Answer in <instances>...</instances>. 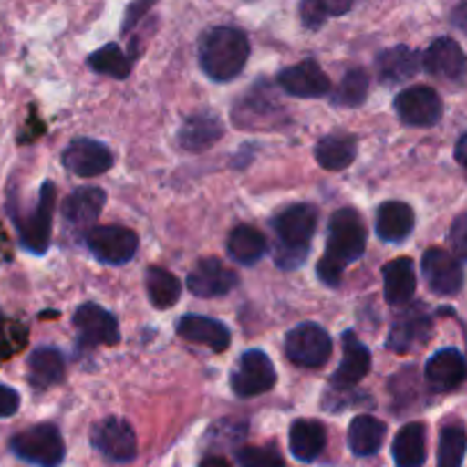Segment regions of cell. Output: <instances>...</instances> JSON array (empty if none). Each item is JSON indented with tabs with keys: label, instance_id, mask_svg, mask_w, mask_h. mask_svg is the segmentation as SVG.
<instances>
[{
	"label": "cell",
	"instance_id": "1",
	"mask_svg": "<svg viewBox=\"0 0 467 467\" xmlns=\"http://www.w3.org/2000/svg\"><path fill=\"white\" fill-rule=\"evenodd\" d=\"M249 53L251 46L244 32L228 26L208 30L199 44L201 68L219 82H228L240 76Z\"/></svg>",
	"mask_w": 467,
	"mask_h": 467
},
{
	"label": "cell",
	"instance_id": "2",
	"mask_svg": "<svg viewBox=\"0 0 467 467\" xmlns=\"http://www.w3.org/2000/svg\"><path fill=\"white\" fill-rule=\"evenodd\" d=\"M315 228H317V210L308 203L292 205L274 219V231L281 240L276 249L278 267L296 269L304 263Z\"/></svg>",
	"mask_w": 467,
	"mask_h": 467
},
{
	"label": "cell",
	"instance_id": "3",
	"mask_svg": "<svg viewBox=\"0 0 467 467\" xmlns=\"http://www.w3.org/2000/svg\"><path fill=\"white\" fill-rule=\"evenodd\" d=\"M365 244H368V231H365L360 214L354 208L337 210L328 222V242L324 258L347 267L365 254Z\"/></svg>",
	"mask_w": 467,
	"mask_h": 467
},
{
	"label": "cell",
	"instance_id": "4",
	"mask_svg": "<svg viewBox=\"0 0 467 467\" xmlns=\"http://www.w3.org/2000/svg\"><path fill=\"white\" fill-rule=\"evenodd\" d=\"M9 450L26 463L39 467H59L67 456L62 433L53 424H35V427L16 433L9 441Z\"/></svg>",
	"mask_w": 467,
	"mask_h": 467
},
{
	"label": "cell",
	"instance_id": "5",
	"mask_svg": "<svg viewBox=\"0 0 467 467\" xmlns=\"http://www.w3.org/2000/svg\"><path fill=\"white\" fill-rule=\"evenodd\" d=\"M331 337L319 324H299L285 337L287 358L301 368H319L331 358Z\"/></svg>",
	"mask_w": 467,
	"mask_h": 467
},
{
	"label": "cell",
	"instance_id": "6",
	"mask_svg": "<svg viewBox=\"0 0 467 467\" xmlns=\"http://www.w3.org/2000/svg\"><path fill=\"white\" fill-rule=\"evenodd\" d=\"M87 246L99 263L126 265L135 258L140 240L130 228L96 226L87 233Z\"/></svg>",
	"mask_w": 467,
	"mask_h": 467
},
{
	"label": "cell",
	"instance_id": "7",
	"mask_svg": "<svg viewBox=\"0 0 467 467\" xmlns=\"http://www.w3.org/2000/svg\"><path fill=\"white\" fill-rule=\"evenodd\" d=\"M233 392L237 397H258L276 386V369L265 351H246L231 379Z\"/></svg>",
	"mask_w": 467,
	"mask_h": 467
},
{
	"label": "cell",
	"instance_id": "8",
	"mask_svg": "<svg viewBox=\"0 0 467 467\" xmlns=\"http://www.w3.org/2000/svg\"><path fill=\"white\" fill-rule=\"evenodd\" d=\"M422 274L431 292L441 296H454L463 290L465 272L459 260L441 246H431L422 255Z\"/></svg>",
	"mask_w": 467,
	"mask_h": 467
},
{
	"label": "cell",
	"instance_id": "9",
	"mask_svg": "<svg viewBox=\"0 0 467 467\" xmlns=\"http://www.w3.org/2000/svg\"><path fill=\"white\" fill-rule=\"evenodd\" d=\"M91 445L114 463H128L137 456V436L121 418H108L91 429Z\"/></svg>",
	"mask_w": 467,
	"mask_h": 467
},
{
	"label": "cell",
	"instance_id": "10",
	"mask_svg": "<svg viewBox=\"0 0 467 467\" xmlns=\"http://www.w3.org/2000/svg\"><path fill=\"white\" fill-rule=\"evenodd\" d=\"M53 208H55V185L44 182L39 192V203L35 213L27 219L18 222V233H21V244L30 254H46L50 244V231H53Z\"/></svg>",
	"mask_w": 467,
	"mask_h": 467
},
{
	"label": "cell",
	"instance_id": "11",
	"mask_svg": "<svg viewBox=\"0 0 467 467\" xmlns=\"http://www.w3.org/2000/svg\"><path fill=\"white\" fill-rule=\"evenodd\" d=\"M400 119L415 128H431L442 119V100L431 87H410L395 99Z\"/></svg>",
	"mask_w": 467,
	"mask_h": 467
},
{
	"label": "cell",
	"instance_id": "12",
	"mask_svg": "<svg viewBox=\"0 0 467 467\" xmlns=\"http://www.w3.org/2000/svg\"><path fill=\"white\" fill-rule=\"evenodd\" d=\"M73 324H76L78 337L87 347L117 345L121 340L114 315L96 304H82L73 315Z\"/></svg>",
	"mask_w": 467,
	"mask_h": 467
},
{
	"label": "cell",
	"instance_id": "13",
	"mask_svg": "<svg viewBox=\"0 0 467 467\" xmlns=\"http://www.w3.org/2000/svg\"><path fill=\"white\" fill-rule=\"evenodd\" d=\"M237 274L228 269L219 258H205L196 265L187 276V287L194 296L201 299H214L223 296L237 285Z\"/></svg>",
	"mask_w": 467,
	"mask_h": 467
},
{
	"label": "cell",
	"instance_id": "14",
	"mask_svg": "<svg viewBox=\"0 0 467 467\" xmlns=\"http://www.w3.org/2000/svg\"><path fill=\"white\" fill-rule=\"evenodd\" d=\"M424 68L431 76L447 82H461L467 78V55L451 36H441L427 48L422 57Z\"/></svg>",
	"mask_w": 467,
	"mask_h": 467
},
{
	"label": "cell",
	"instance_id": "15",
	"mask_svg": "<svg viewBox=\"0 0 467 467\" xmlns=\"http://www.w3.org/2000/svg\"><path fill=\"white\" fill-rule=\"evenodd\" d=\"M278 85L296 99H319L331 91V80L315 59H304L295 67L283 68L278 73Z\"/></svg>",
	"mask_w": 467,
	"mask_h": 467
},
{
	"label": "cell",
	"instance_id": "16",
	"mask_svg": "<svg viewBox=\"0 0 467 467\" xmlns=\"http://www.w3.org/2000/svg\"><path fill=\"white\" fill-rule=\"evenodd\" d=\"M64 167L80 178H94L112 167V150L96 140H76L62 155Z\"/></svg>",
	"mask_w": 467,
	"mask_h": 467
},
{
	"label": "cell",
	"instance_id": "17",
	"mask_svg": "<svg viewBox=\"0 0 467 467\" xmlns=\"http://www.w3.org/2000/svg\"><path fill=\"white\" fill-rule=\"evenodd\" d=\"M427 383L431 390L436 392H451L465 381L467 365L461 351L456 349H441L429 358L427 369Z\"/></svg>",
	"mask_w": 467,
	"mask_h": 467
},
{
	"label": "cell",
	"instance_id": "18",
	"mask_svg": "<svg viewBox=\"0 0 467 467\" xmlns=\"http://www.w3.org/2000/svg\"><path fill=\"white\" fill-rule=\"evenodd\" d=\"M178 336L194 345H203L213 351H226L231 345V331L219 319L203 317V315H185L178 319Z\"/></svg>",
	"mask_w": 467,
	"mask_h": 467
},
{
	"label": "cell",
	"instance_id": "19",
	"mask_svg": "<svg viewBox=\"0 0 467 467\" xmlns=\"http://www.w3.org/2000/svg\"><path fill=\"white\" fill-rule=\"evenodd\" d=\"M342 340H345V356H342V363L333 374L331 383L340 390H347L368 377L369 368H372V354L351 331H347Z\"/></svg>",
	"mask_w": 467,
	"mask_h": 467
},
{
	"label": "cell",
	"instance_id": "20",
	"mask_svg": "<svg viewBox=\"0 0 467 467\" xmlns=\"http://www.w3.org/2000/svg\"><path fill=\"white\" fill-rule=\"evenodd\" d=\"M418 278H415V265L410 258H397L383 267V290H386L388 304L404 306L413 299Z\"/></svg>",
	"mask_w": 467,
	"mask_h": 467
},
{
	"label": "cell",
	"instance_id": "21",
	"mask_svg": "<svg viewBox=\"0 0 467 467\" xmlns=\"http://www.w3.org/2000/svg\"><path fill=\"white\" fill-rule=\"evenodd\" d=\"M415 228V213L401 201H388L377 213V235L383 242H404Z\"/></svg>",
	"mask_w": 467,
	"mask_h": 467
},
{
	"label": "cell",
	"instance_id": "22",
	"mask_svg": "<svg viewBox=\"0 0 467 467\" xmlns=\"http://www.w3.org/2000/svg\"><path fill=\"white\" fill-rule=\"evenodd\" d=\"M105 205V192L100 187H80L71 192L62 205V214L68 223L82 228L99 219Z\"/></svg>",
	"mask_w": 467,
	"mask_h": 467
},
{
	"label": "cell",
	"instance_id": "23",
	"mask_svg": "<svg viewBox=\"0 0 467 467\" xmlns=\"http://www.w3.org/2000/svg\"><path fill=\"white\" fill-rule=\"evenodd\" d=\"M377 68L383 82L400 85V82L410 80L420 71V55L409 46H395L379 55Z\"/></svg>",
	"mask_w": 467,
	"mask_h": 467
},
{
	"label": "cell",
	"instance_id": "24",
	"mask_svg": "<svg viewBox=\"0 0 467 467\" xmlns=\"http://www.w3.org/2000/svg\"><path fill=\"white\" fill-rule=\"evenodd\" d=\"M223 135V126L219 121V117L208 112L194 114L192 119H187L185 126L178 132V141L185 150H192V153H199V150L210 149L219 137Z\"/></svg>",
	"mask_w": 467,
	"mask_h": 467
},
{
	"label": "cell",
	"instance_id": "25",
	"mask_svg": "<svg viewBox=\"0 0 467 467\" xmlns=\"http://www.w3.org/2000/svg\"><path fill=\"white\" fill-rule=\"evenodd\" d=\"M327 447V429L317 420H296L290 429L292 456L301 463L317 459Z\"/></svg>",
	"mask_w": 467,
	"mask_h": 467
},
{
	"label": "cell",
	"instance_id": "26",
	"mask_svg": "<svg viewBox=\"0 0 467 467\" xmlns=\"http://www.w3.org/2000/svg\"><path fill=\"white\" fill-rule=\"evenodd\" d=\"M356 150H358V144H356L354 135L333 132V135L319 140L315 158H317L319 167L328 169V171H342L356 160Z\"/></svg>",
	"mask_w": 467,
	"mask_h": 467
},
{
	"label": "cell",
	"instance_id": "27",
	"mask_svg": "<svg viewBox=\"0 0 467 467\" xmlns=\"http://www.w3.org/2000/svg\"><path fill=\"white\" fill-rule=\"evenodd\" d=\"M397 467H422L427 459V429L424 424H406L392 442Z\"/></svg>",
	"mask_w": 467,
	"mask_h": 467
},
{
	"label": "cell",
	"instance_id": "28",
	"mask_svg": "<svg viewBox=\"0 0 467 467\" xmlns=\"http://www.w3.org/2000/svg\"><path fill=\"white\" fill-rule=\"evenodd\" d=\"M27 379L35 388L57 386L64 379V358L53 347H41L27 358Z\"/></svg>",
	"mask_w": 467,
	"mask_h": 467
},
{
	"label": "cell",
	"instance_id": "29",
	"mask_svg": "<svg viewBox=\"0 0 467 467\" xmlns=\"http://www.w3.org/2000/svg\"><path fill=\"white\" fill-rule=\"evenodd\" d=\"M228 254L240 265H255L267 254V240L263 233L254 226H235L228 235Z\"/></svg>",
	"mask_w": 467,
	"mask_h": 467
},
{
	"label": "cell",
	"instance_id": "30",
	"mask_svg": "<svg viewBox=\"0 0 467 467\" xmlns=\"http://www.w3.org/2000/svg\"><path fill=\"white\" fill-rule=\"evenodd\" d=\"M386 424L372 415H358L349 424V447L356 456H372L381 450Z\"/></svg>",
	"mask_w": 467,
	"mask_h": 467
},
{
	"label": "cell",
	"instance_id": "31",
	"mask_svg": "<svg viewBox=\"0 0 467 467\" xmlns=\"http://www.w3.org/2000/svg\"><path fill=\"white\" fill-rule=\"evenodd\" d=\"M429 333H431V322H429V317H424L422 313H410L409 317H404L401 322H397L395 327H392L388 347H390L392 351L406 354V351H410L413 347L424 345Z\"/></svg>",
	"mask_w": 467,
	"mask_h": 467
},
{
	"label": "cell",
	"instance_id": "32",
	"mask_svg": "<svg viewBox=\"0 0 467 467\" xmlns=\"http://www.w3.org/2000/svg\"><path fill=\"white\" fill-rule=\"evenodd\" d=\"M146 292H149V299L155 308L167 310L171 306H176V301L181 299V281L173 276L171 272L162 267H150L146 272Z\"/></svg>",
	"mask_w": 467,
	"mask_h": 467
},
{
	"label": "cell",
	"instance_id": "33",
	"mask_svg": "<svg viewBox=\"0 0 467 467\" xmlns=\"http://www.w3.org/2000/svg\"><path fill=\"white\" fill-rule=\"evenodd\" d=\"M369 91V78L363 68H351L345 78H342L340 87H336L331 100L333 105L340 108H358Z\"/></svg>",
	"mask_w": 467,
	"mask_h": 467
},
{
	"label": "cell",
	"instance_id": "34",
	"mask_svg": "<svg viewBox=\"0 0 467 467\" xmlns=\"http://www.w3.org/2000/svg\"><path fill=\"white\" fill-rule=\"evenodd\" d=\"M465 429L459 424L445 427L441 433V447H438V467H461L465 459Z\"/></svg>",
	"mask_w": 467,
	"mask_h": 467
},
{
	"label": "cell",
	"instance_id": "35",
	"mask_svg": "<svg viewBox=\"0 0 467 467\" xmlns=\"http://www.w3.org/2000/svg\"><path fill=\"white\" fill-rule=\"evenodd\" d=\"M87 64H89L96 73L117 78V80H121V78H126L128 73H130V62H128V57L123 55V50L119 48L117 44H108L103 46V48H99L94 55H89Z\"/></svg>",
	"mask_w": 467,
	"mask_h": 467
},
{
	"label": "cell",
	"instance_id": "36",
	"mask_svg": "<svg viewBox=\"0 0 467 467\" xmlns=\"http://www.w3.org/2000/svg\"><path fill=\"white\" fill-rule=\"evenodd\" d=\"M240 467H283V459L272 447H246L237 454Z\"/></svg>",
	"mask_w": 467,
	"mask_h": 467
},
{
	"label": "cell",
	"instance_id": "37",
	"mask_svg": "<svg viewBox=\"0 0 467 467\" xmlns=\"http://www.w3.org/2000/svg\"><path fill=\"white\" fill-rule=\"evenodd\" d=\"M301 23H304L308 30H319V27L327 23V12L322 9L319 0H301Z\"/></svg>",
	"mask_w": 467,
	"mask_h": 467
},
{
	"label": "cell",
	"instance_id": "38",
	"mask_svg": "<svg viewBox=\"0 0 467 467\" xmlns=\"http://www.w3.org/2000/svg\"><path fill=\"white\" fill-rule=\"evenodd\" d=\"M450 242L454 246V254L459 258L467 260V213L459 214L451 223V231H450Z\"/></svg>",
	"mask_w": 467,
	"mask_h": 467
},
{
	"label": "cell",
	"instance_id": "39",
	"mask_svg": "<svg viewBox=\"0 0 467 467\" xmlns=\"http://www.w3.org/2000/svg\"><path fill=\"white\" fill-rule=\"evenodd\" d=\"M342 269H345V267H340V265L331 263V260H328V258H322V260H319V263H317V276H319V281L327 283V285H331V287L340 285V281H342Z\"/></svg>",
	"mask_w": 467,
	"mask_h": 467
},
{
	"label": "cell",
	"instance_id": "40",
	"mask_svg": "<svg viewBox=\"0 0 467 467\" xmlns=\"http://www.w3.org/2000/svg\"><path fill=\"white\" fill-rule=\"evenodd\" d=\"M21 406V397L16 390L7 386H0V418H12Z\"/></svg>",
	"mask_w": 467,
	"mask_h": 467
},
{
	"label": "cell",
	"instance_id": "41",
	"mask_svg": "<svg viewBox=\"0 0 467 467\" xmlns=\"http://www.w3.org/2000/svg\"><path fill=\"white\" fill-rule=\"evenodd\" d=\"M322 9L327 12V16H342L351 9L354 0H319Z\"/></svg>",
	"mask_w": 467,
	"mask_h": 467
},
{
	"label": "cell",
	"instance_id": "42",
	"mask_svg": "<svg viewBox=\"0 0 467 467\" xmlns=\"http://www.w3.org/2000/svg\"><path fill=\"white\" fill-rule=\"evenodd\" d=\"M456 160H459V164H463V167H467V130L461 135L459 144H456V150H454Z\"/></svg>",
	"mask_w": 467,
	"mask_h": 467
},
{
	"label": "cell",
	"instance_id": "43",
	"mask_svg": "<svg viewBox=\"0 0 467 467\" xmlns=\"http://www.w3.org/2000/svg\"><path fill=\"white\" fill-rule=\"evenodd\" d=\"M199 467H231V463H228V461H223L222 456H210V459H205Z\"/></svg>",
	"mask_w": 467,
	"mask_h": 467
}]
</instances>
